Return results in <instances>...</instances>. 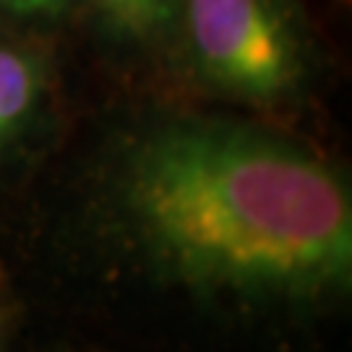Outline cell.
Listing matches in <instances>:
<instances>
[{
	"label": "cell",
	"instance_id": "cell-7",
	"mask_svg": "<svg viewBox=\"0 0 352 352\" xmlns=\"http://www.w3.org/2000/svg\"><path fill=\"white\" fill-rule=\"evenodd\" d=\"M21 352H100L87 342L68 337V334H52L45 342H39L34 347H24Z\"/></svg>",
	"mask_w": 352,
	"mask_h": 352
},
{
	"label": "cell",
	"instance_id": "cell-6",
	"mask_svg": "<svg viewBox=\"0 0 352 352\" xmlns=\"http://www.w3.org/2000/svg\"><path fill=\"white\" fill-rule=\"evenodd\" d=\"M78 0H0V16L8 19H58L74 8Z\"/></svg>",
	"mask_w": 352,
	"mask_h": 352
},
{
	"label": "cell",
	"instance_id": "cell-5",
	"mask_svg": "<svg viewBox=\"0 0 352 352\" xmlns=\"http://www.w3.org/2000/svg\"><path fill=\"white\" fill-rule=\"evenodd\" d=\"M21 311L19 295L0 282V352H21Z\"/></svg>",
	"mask_w": 352,
	"mask_h": 352
},
{
	"label": "cell",
	"instance_id": "cell-4",
	"mask_svg": "<svg viewBox=\"0 0 352 352\" xmlns=\"http://www.w3.org/2000/svg\"><path fill=\"white\" fill-rule=\"evenodd\" d=\"M102 29L131 47H160L175 39L180 0H87Z\"/></svg>",
	"mask_w": 352,
	"mask_h": 352
},
{
	"label": "cell",
	"instance_id": "cell-3",
	"mask_svg": "<svg viewBox=\"0 0 352 352\" xmlns=\"http://www.w3.org/2000/svg\"><path fill=\"white\" fill-rule=\"evenodd\" d=\"M50 107L45 52L0 37V173L21 160L37 139Z\"/></svg>",
	"mask_w": 352,
	"mask_h": 352
},
{
	"label": "cell",
	"instance_id": "cell-2",
	"mask_svg": "<svg viewBox=\"0 0 352 352\" xmlns=\"http://www.w3.org/2000/svg\"><path fill=\"white\" fill-rule=\"evenodd\" d=\"M175 42L204 91L253 110L295 104L314 71L295 0H180Z\"/></svg>",
	"mask_w": 352,
	"mask_h": 352
},
{
	"label": "cell",
	"instance_id": "cell-1",
	"mask_svg": "<svg viewBox=\"0 0 352 352\" xmlns=\"http://www.w3.org/2000/svg\"><path fill=\"white\" fill-rule=\"evenodd\" d=\"M100 352H329L352 305V190L324 154L217 113L89 151L21 292Z\"/></svg>",
	"mask_w": 352,
	"mask_h": 352
}]
</instances>
